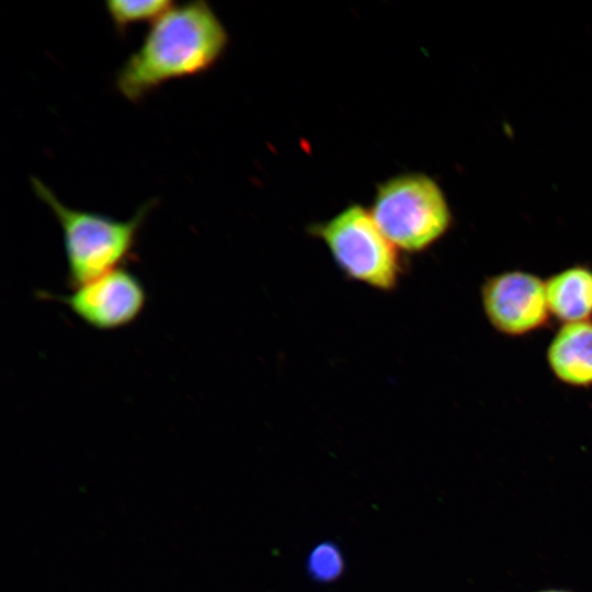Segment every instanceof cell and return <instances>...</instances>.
I'll list each match as a JSON object with an SVG mask.
<instances>
[{
	"label": "cell",
	"instance_id": "cell-9",
	"mask_svg": "<svg viewBox=\"0 0 592 592\" xmlns=\"http://www.w3.org/2000/svg\"><path fill=\"white\" fill-rule=\"evenodd\" d=\"M174 4L171 0H109L105 2L111 20L121 32L130 24L155 22Z\"/></svg>",
	"mask_w": 592,
	"mask_h": 592
},
{
	"label": "cell",
	"instance_id": "cell-3",
	"mask_svg": "<svg viewBox=\"0 0 592 592\" xmlns=\"http://www.w3.org/2000/svg\"><path fill=\"white\" fill-rule=\"evenodd\" d=\"M368 210L387 239L406 253L428 250L453 224L441 186L420 172L395 175L379 183Z\"/></svg>",
	"mask_w": 592,
	"mask_h": 592
},
{
	"label": "cell",
	"instance_id": "cell-2",
	"mask_svg": "<svg viewBox=\"0 0 592 592\" xmlns=\"http://www.w3.org/2000/svg\"><path fill=\"white\" fill-rule=\"evenodd\" d=\"M31 183L61 228L67 281L71 288L123 266L155 204L146 202L130 218L119 220L101 213L68 207L39 179L32 177Z\"/></svg>",
	"mask_w": 592,
	"mask_h": 592
},
{
	"label": "cell",
	"instance_id": "cell-7",
	"mask_svg": "<svg viewBox=\"0 0 592 592\" xmlns=\"http://www.w3.org/2000/svg\"><path fill=\"white\" fill-rule=\"evenodd\" d=\"M545 358L561 385L592 388V321L559 325L546 348Z\"/></svg>",
	"mask_w": 592,
	"mask_h": 592
},
{
	"label": "cell",
	"instance_id": "cell-8",
	"mask_svg": "<svg viewBox=\"0 0 592 592\" xmlns=\"http://www.w3.org/2000/svg\"><path fill=\"white\" fill-rule=\"evenodd\" d=\"M551 319L563 323L592 321V266L569 265L545 278Z\"/></svg>",
	"mask_w": 592,
	"mask_h": 592
},
{
	"label": "cell",
	"instance_id": "cell-11",
	"mask_svg": "<svg viewBox=\"0 0 592 592\" xmlns=\"http://www.w3.org/2000/svg\"><path fill=\"white\" fill-rule=\"evenodd\" d=\"M540 592H563V591H555V590L553 591V590H550V591H540Z\"/></svg>",
	"mask_w": 592,
	"mask_h": 592
},
{
	"label": "cell",
	"instance_id": "cell-1",
	"mask_svg": "<svg viewBox=\"0 0 592 592\" xmlns=\"http://www.w3.org/2000/svg\"><path fill=\"white\" fill-rule=\"evenodd\" d=\"M229 36L204 0L174 4L151 23L139 48L116 75V88L138 101L167 81L203 73L227 48Z\"/></svg>",
	"mask_w": 592,
	"mask_h": 592
},
{
	"label": "cell",
	"instance_id": "cell-5",
	"mask_svg": "<svg viewBox=\"0 0 592 592\" xmlns=\"http://www.w3.org/2000/svg\"><path fill=\"white\" fill-rule=\"evenodd\" d=\"M479 293L488 323L506 338H525L553 321L545 278L530 271L515 269L488 275Z\"/></svg>",
	"mask_w": 592,
	"mask_h": 592
},
{
	"label": "cell",
	"instance_id": "cell-10",
	"mask_svg": "<svg viewBox=\"0 0 592 592\" xmlns=\"http://www.w3.org/2000/svg\"><path fill=\"white\" fill-rule=\"evenodd\" d=\"M308 570L318 581L328 582L339 578L343 570L340 550L330 543L318 545L308 558Z\"/></svg>",
	"mask_w": 592,
	"mask_h": 592
},
{
	"label": "cell",
	"instance_id": "cell-4",
	"mask_svg": "<svg viewBox=\"0 0 592 592\" xmlns=\"http://www.w3.org/2000/svg\"><path fill=\"white\" fill-rule=\"evenodd\" d=\"M309 234L323 242L349 280L380 292L397 288L403 272L400 251L378 228L368 208L350 204L311 225Z\"/></svg>",
	"mask_w": 592,
	"mask_h": 592
},
{
	"label": "cell",
	"instance_id": "cell-6",
	"mask_svg": "<svg viewBox=\"0 0 592 592\" xmlns=\"http://www.w3.org/2000/svg\"><path fill=\"white\" fill-rule=\"evenodd\" d=\"M42 296L61 303L84 325L99 331L130 326L147 305L145 285L124 266L71 288L69 294Z\"/></svg>",
	"mask_w": 592,
	"mask_h": 592
}]
</instances>
